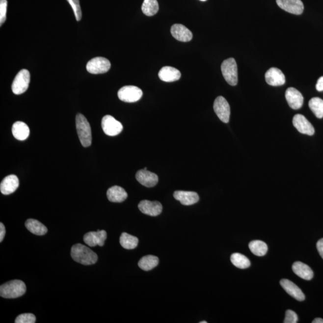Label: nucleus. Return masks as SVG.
<instances>
[{"instance_id": "nucleus-1", "label": "nucleus", "mask_w": 323, "mask_h": 323, "mask_svg": "<svg viewBox=\"0 0 323 323\" xmlns=\"http://www.w3.org/2000/svg\"><path fill=\"white\" fill-rule=\"evenodd\" d=\"M71 256L74 261L84 265L95 264L98 261L97 254L81 243H77L73 246Z\"/></svg>"}, {"instance_id": "nucleus-2", "label": "nucleus", "mask_w": 323, "mask_h": 323, "mask_svg": "<svg viewBox=\"0 0 323 323\" xmlns=\"http://www.w3.org/2000/svg\"><path fill=\"white\" fill-rule=\"evenodd\" d=\"M27 287L23 281L13 280L5 283L0 287V295L7 299H15L26 294Z\"/></svg>"}, {"instance_id": "nucleus-3", "label": "nucleus", "mask_w": 323, "mask_h": 323, "mask_svg": "<svg viewBox=\"0 0 323 323\" xmlns=\"http://www.w3.org/2000/svg\"><path fill=\"white\" fill-rule=\"evenodd\" d=\"M77 131L81 143L84 147H89L92 144L91 128L83 114L79 113L76 117Z\"/></svg>"}, {"instance_id": "nucleus-4", "label": "nucleus", "mask_w": 323, "mask_h": 323, "mask_svg": "<svg viewBox=\"0 0 323 323\" xmlns=\"http://www.w3.org/2000/svg\"><path fill=\"white\" fill-rule=\"evenodd\" d=\"M221 72L224 79L231 86H236L238 83V67L236 61L234 58L224 60L221 66Z\"/></svg>"}, {"instance_id": "nucleus-5", "label": "nucleus", "mask_w": 323, "mask_h": 323, "mask_svg": "<svg viewBox=\"0 0 323 323\" xmlns=\"http://www.w3.org/2000/svg\"><path fill=\"white\" fill-rule=\"evenodd\" d=\"M30 74L28 70L23 69L16 75L12 85V91L16 95L26 92L29 87Z\"/></svg>"}, {"instance_id": "nucleus-6", "label": "nucleus", "mask_w": 323, "mask_h": 323, "mask_svg": "<svg viewBox=\"0 0 323 323\" xmlns=\"http://www.w3.org/2000/svg\"><path fill=\"white\" fill-rule=\"evenodd\" d=\"M119 99L125 103H135L143 97V91L139 87L134 86H125L118 92Z\"/></svg>"}, {"instance_id": "nucleus-7", "label": "nucleus", "mask_w": 323, "mask_h": 323, "mask_svg": "<svg viewBox=\"0 0 323 323\" xmlns=\"http://www.w3.org/2000/svg\"><path fill=\"white\" fill-rule=\"evenodd\" d=\"M111 67L109 60L103 57H96L90 60L86 65V70L94 75L103 74L108 72Z\"/></svg>"}, {"instance_id": "nucleus-8", "label": "nucleus", "mask_w": 323, "mask_h": 323, "mask_svg": "<svg viewBox=\"0 0 323 323\" xmlns=\"http://www.w3.org/2000/svg\"><path fill=\"white\" fill-rule=\"evenodd\" d=\"M104 132L108 136H114L119 135L123 131V125L113 116L107 115L103 117L101 122Z\"/></svg>"}, {"instance_id": "nucleus-9", "label": "nucleus", "mask_w": 323, "mask_h": 323, "mask_svg": "<svg viewBox=\"0 0 323 323\" xmlns=\"http://www.w3.org/2000/svg\"><path fill=\"white\" fill-rule=\"evenodd\" d=\"M214 110L218 118L224 123L229 122L231 108L228 101L223 97H218L215 101Z\"/></svg>"}, {"instance_id": "nucleus-10", "label": "nucleus", "mask_w": 323, "mask_h": 323, "mask_svg": "<svg viewBox=\"0 0 323 323\" xmlns=\"http://www.w3.org/2000/svg\"><path fill=\"white\" fill-rule=\"evenodd\" d=\"M276 2L281 9L292 14L300 15L304 10V5L301 0H276Z\"/></svg>"}, {"instance_id": "nucleus-11", "label": "nucleus", "mask_w": 323, "mask_h": 323, "mask_svg": "<svg viewBox=\"0 0 323 323\" xmlns=\"http://www.w3.org/2000/svg\"><path fill=\"white\" fill-rule=\"evenodd\" d=\"M293 124L299 133L308 135H313L314 128L307 119L302 114L295 115L293 119Z\"/></svg>"}, {"instance_id": "nucleus-12", "label": "nucleus", "mask_w": 323, "mask_h": 323, "mask_svg": "<svg viewBox=\"0 0 323 323\" xmlns=\"http://www.w3.org/2000/svg\"><path fill=\"white\" fill-rule=\"evenodd\" d=\"M138 209L143 214L150 216H158L162 212V205L158 201L143 200L139 202Z\"/></svg>"}, {"instance_id": "nucleus-13", "label": "nucleus", "mask_w": 323, "mask_h": 323, "mask_svg": "<svg viewBox=\"0 0 323 323\" xmlns=\"http://www.w3.org/2000/svg\"><path fill=\"white\" fill-rule=\"evenodd\" d=\"M267 83L272 86L283 85L286 82V78L283 72L277 68H271L265 74Z\"/></svg>"}, {"instance_id": "nucleus-14", "label": "nucleus", "mask_w": 323, "mask_h": 323, "mask_svg": "<svg viewBox=\"0 0 323 323\" xmlns=\"http://www.w3.org/2000/svg\"><path fill=\"white\" fill-rule=\"evenodd\" d=\"M107 236V232L104 230L97 232H90L84 235L83 240L90 247H95L96 245L103 247L105 245Z\"/></svg>"}, {"instance_id": "nucleus-15", "label": "nucleus", "mask_w": 323, "mask_h": 323, "mask_svg": "<svg viewBox=\"0 0 323 323\" xmlns=\"http://www.w3.org/2000/svg\"><path fill=\"white\" fill-rule=\"evenodd\" d=\"M136 179L141 185L147 188L154 187L158 184L159 180L157 174L144 169L136 172Z\"/></svg>"}, {"instance_id": "nucleus-16", "label": "nucleus", "mask_w": 323, "mask_h": 323, "mask_svg": "<svg viewBox=\"0 0 323 323\" xmlns=\"http://www.w3.org/2000/svg\"><path fill=\"white\" fill-rule=\"evenodd\" d=\"M286 98L292 108L297 109L302 108L303 103V96L299 90L294 87H289L287 89Z\"/></svg>"}, {"instance_id": "nucleus-17", "label": "nucleus", "mask_w": 323, "mask_h": 323, "mask_svg": "<svg viewBox=\"0 0 323 323\" xmlns=\"http://www.w3.org/2000/svg\"><path fill=\"white\" fill-rule=\"evenodd\" d=\"M19 185L18 177L15 175H10L2 180L0 185V190L3 195H9L17 190Z\"/></svg>"}, {"instance_id": "nucleus-18", "label": "nucleus", "mask_w": 323, "mask_h": 323, "mask_svg": "<svg viewBox=\"0 0 323 323\" xmlns=\"http://www.w3.org/2000/svg\"><path fill=\"white\" fill-rule=\"evenodd\" d=\"M174 198L184 205H191L199 201L198 194L195 191L178 190L174 193Z\"/></svg>"}, {"instance_id": "nucleus-19", "label": "nucleus", "mask_w": 323, "mask_h": 323, "mask_svg": "<svg viewBox=\"0 0 323 323\" xmlns=\"http://www.w3.org/2000/svg\"><path fill=\"white\" fill-rule=\"evenodd\" d=\"M171 32L172 36L182 42H190L193 38V34L190 30L182 24L173 25Z\"/></svg>"}, {"instance_id": "nucleus-20", "label": "nucleus", "mask_w": 323, "mask_h": 323, "mask_svg": "<svg viewBox=\"0 0 323 323\" xmlns=\"http://www.w3.org/2000/svg\"><path fill=\"white\" fill-rule=\"evenodd\" d=\"M280 284L285 291L298 301H303L305 299V296L303 294L302 290L291 281L283 279L281 280Z\"/></svg>"}, {"instance_id": "nucleus-21", "label": "nucleus", "mask_w": 323, "mask_h": 323, "mask_svg": "<svg viewBox=\"0 0 323 323\" xmlns=\"http://www.w3.org/2000/svg\"><path fill=\"white\" fill-rule=\"evenodd\" d=\"M158 76L161 81L165 82H173L179 80L181 78V73L176 68L166 66L161 68Z\"/></svg>"}, {"instance_id": "nucleus-22", "label": "nucleus", "mask_w": 323, "mask_h": 323, "mask_svg": "<svg viewBox=\"0 0 323 323\" xmlns=\"http://www.w3.org/2000/svg\"><path fill=\"white\" fill-rule=\"evenodd\" d=\"M292 269L296 275L305 280H311L314 276L311 268L302 262H296L292 266Z\"/></svg>"}, {"instance_id": "nucleus-23", "label": "nucleus", "mask_w": 323, "mask_h": 323, "mask_svg": "<svg viewBox=\"0 0 323 323\" xmlns=\"http://www.w3.org/2000/svg\"><path fill=\"white\" fill-rule=\"evenodd\" d=\"M107 196L110 202H122L128 198V193L124 188L118 186H114L108 188Z\"/></svg>"}, {"instance_id": "nucleus-24", "label": "nucleus", "mask_w": 323, "mask_h": 323, "mask_svg": "<svg viewBox=\"0 0 323 323\" xmlns=\"http://www.w3.org/2000/svg\"><path fill=\"white\" fill-rule=\"evenodd\" d=\"M13 136L18 140L24 141L29 135V129L26 124L23 122H16L12 126Z\"/></svg>"}, {"instance_id": "nucleus-25", "label": "nucleus", "mask_w": 323, "mask_h": 323, "mask_svg": "<svg viewBox=\"0 0 323 323\" xmlns=\"http://www.w3.org/2000/svg\"><path fill=\"white\" fill-rule=\"evenodd\" d=\"M27 229L32 234L36 235H44L48 232V229L43 224L35 219L30 218L26 222Z\"/></svg>"}, {"instance_id": "nucleus-26", "label": "nucleus", "mask_w": 323, "mask_h": 323, "mask_svg": "<svg viewBox=\"0 0 323 323\" xmlns=\"http://www.w3.org/2000/svg\"><path fill=\"white\" fill-rule=\"evenodd\" d=\"M158 257L152 255H148L142 257L138 262V266L141 269L149 271L158 266Z\"/></svg>"}, {"instance_id": "nucleus-27", "label": "nucleus", "mask_w": 323, "mask_h": 323, "mask_svg": "<svg viewBox=\"0 0 323 323\" xmlns=\"http://www.w3.org/2000/svg\"><path fill=\"white\" fill-rule=\"evenodd\" d=\"M120 243L123 248L127 250H133L137 247L138 239L133 235L124 232L120 237Z\"/></svg>"}, {"instance_id": "nucleus-28", "label": "nucleus", "mask_w": 323, "mask_h": 323, "mask_svg": "<svg viewBox=\"0 0 323 323\" xmlns=\"http://www.w3.org/2000/svg\"><path fill=\"white\" fill-rule=\"evenodd\" d=\"M249 248L252 253L257 256H265L268 251L267 243L260 240L251 242L249 243Z\"/></svg>"}, {"instance_id": "nucleus-29", "label": "nucleus", "mask_w": 323, "mask_h": 323, "mask_svg": "<svg viewBox=\"0 0 323 323\" xmlns=\"http://www.w3.org/2000/svg\"><path fill=\"white\" fill-rule=\"evenodd\" d=\"M231 261L235 267L240 269H246L250 266V262L247 257L241 253L232 254Z\"/></svg>"}, {"instance_id": "nucleus-30", "label": "nucleus", "mask_w": 323, "mask_h": 323, "mask_svg": "<svg viewBox=\"0 0 323 323\" xmlns=\"http://www.w3.org/2000/svg\"><path fill=\"white\" fill-rule=\"evenodd\" d=\"M141 9L144 14L148 16H152L157 14L159 10L157 0H144Z\"/></svg>"}, {"instance_id": "nucleus-31", "label": "nucleus", "mask_w": 323, "mask_h": 323, "mask_svg": "<svg viewBox=\"0 0 323 323\" xmlns=\"http://www.w3.org/2000/svg\"><path fill=\"white\" fill-rule=\"evenodd\" d=\"M309 107L317 118L323 117V100L320 98H313L309 101Z\"/></svg>"}, {"instance_id": "nucleus-32", "label": "nucleus", "mask_w": 323, "mask_h": 323, "mask_svg": "<svg viewBox=\"0 0 323 323\" xmlns=\"http://www.w3.org/2000/svg\"><path fill=\"white\" fill-rule=\"evenodd\" d=\"M67 1L72 7L76 20L80 21L81 19L82 13L79 0H67Z\"/></svg>"}, {"instance_id": "nucleus-33", "label": "nucleus", "mask_w": 323, "mask_h": 323, "mask_svg": "<svg viewBox=\"0 0 323 323\" xmlns=\"http://www.w3.org/2000/svg\"><path fill=\"white\" fill-rule=\"evenodd\" d=\"M36 322V318L32 314H23L19 315L15 320L16 323H34Z\"/></svg>"}, {"instance_id": "nucleus-34", "label": "nucleus", "mask_w": 323, "mask_h": 323, "mask_svg": "<svg viewBox=\"0 0 323 323\" xmlns=\"http://www.w3.org/2000/svg\"><path fill=\"white\" fill-rule=\"evenodd\" d=\"M7 9V0H0V26H1L6 20Z\"/></svg>"}, {"instance_id": "nucleus-35", "label": "nucleus", "mask_w": 323, "mask_h": 323, "mask_svg": "<svg viewBox=\"0 0 323 323\" xmlns=\"http://www.w3.org/2000/svg\"><path fill=\"white\" fill-rule=\"evenodd\" d=\"M298 317L297 314L292 310H287L286 313V317L284 319V323H296Z\"/></svg>"}, {"instance_id": "nucleus-36", "label": "nucleus", "mask_w": 323, "mask_h": 323, "mask_svg": "<svg viewBox=\"0 0 323 323\" xmlns=\"http://www.w3.org/2000/svg\"><path fill=\"white\" fill-rule=\"evenodd\" d=\"M317 248L318 250L320 255L321 256L323 259V238L320 240L317 243Z\"/></svg>"}, {"instance_id": "nucleus-37", "label": "nucleus", "mask_w": 323, "mask_h": 323, "mask_svg": "<svg viewBox=\"0 0 323 323\" xmlns=\"http://www.w3.org/2000/svg\"><path fill=\"white\" fill-rule=\"evenodd\" d=\"M316 89L318 91H323V76L319 78L316 84Z\"/></svg>"}, {"instance_id": "nucleus-38", "label": "nucleus", "mask_w": 323, "mask_h": 323, "mask_svg": "<svg viewBox=\"0 0 323 323\" xmlns=\"http://www.w3.org/2000/svg\"><path fill=\"white\" fill-rule=\"evenodd\" d=\"M5 235V228L4 224L2 223H0V242H2L3 240Z\"/></svg>"}, {"instance_id": "nucleus-39", "label": "nucleus", "mask_w": 323, "mask_h": 323, "mask_svg": "<svg viewBox=\"0 0 323 323\" xmlns=\"http://www.w3.org/2000/svg\"><path fill=\"white\" fill-rule=\"evenodd\" d=\"M313 323H323V320L320 318H317L314 320Z\"/></svg>"}, {"instance_id": "nucleus-40", "label": "nucleus", "mask_w": 323, "mask_h": 323, "mask_svg": "<svg viewBox=\"0 0 323 323\" xmlns=\"http://www.w3.org/2000/svg\"><path fill=\"white\" fill-rule=\"evenodd\" d=\"M207 323V322H200V323Z\"/></svg>"}, {"instance_id": "nucleus-41", "label": "nucleus", "mask_w": 323, "mask_h": 323, "mask_svg": "<svg viewBox=\"0 0 323 323\" xmlns=\"http://www.w3.org/2000/svg\"><path fill=\"white\" fill-rule=\"evenodd\" d=\"M200 1H207V0H200Z\"/></svg>"}]
</instances>
